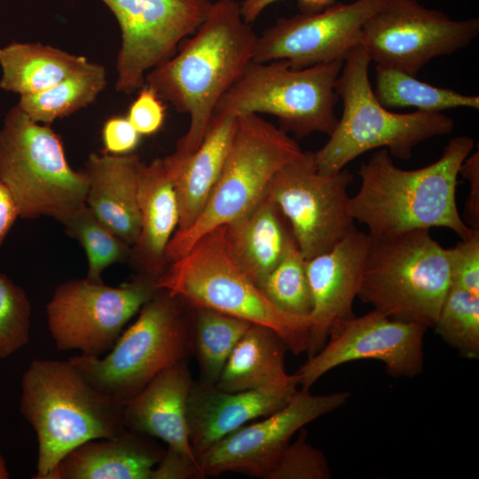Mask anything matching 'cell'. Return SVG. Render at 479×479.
Wrapping results in <instances>:
<instances>
[{"label":"cell","mask_w":479,"mask_h":479,"mask_svg":"<svg viewBox=\"0 0 479 479\" xmlns=\"http://www.w3.org/2000/svg\"><path fill=\"white\" fill-rule=\"evenodd\" d=\"M257 37L243 19L240 3L217 0L195 35L146 74L145 85L190 116L174 156L186 157L199 147L217 102L253 61Z\"/></svg>","instance_id":"1"},{"label":"cell","mask_w":479,"mask_h":479,"mask_svg":"<svg viewBox=\"0 0 479 479\" xmlns=\"http://www.w3.org/2000/svg\"><path fill=\"white\" fill-rule=\"evenodd\" d=\"M474 147L472 137H456L436 161L412 170L397 168L381 148L359 168L360 187L349 199L350 216L367 227L372 239L432 227L469 238L475 230L461 218L456 188L459 168Z\"/></svg>","instance_id":"2"},{"label":"cell","mask_w":479,"mask_h":479,"mask_svg":"<svg viewBox=\"0 0 479 479\" xmlns=\"http://www.w3.org/2000/svg\"><path fill=\"white\" fill-rule=\"evenodd\" d=\"M123 404L95 389L69 360H32L22 376L20 410L37 437L33 478L57 479L60 460L74 448L123 432Z\"/></svg>","instance_id":"3"},{"label":"cell","mask_w":479,"mask_h":479,"mask_svg":"<svg viewBox=\"0 0 479 479\" xmlns=\"http://www.w3.org/2000/svg\"><path fill=\"white\" fill-rule=\"evenodd\" d=\"M192 308H206L276 332L294 355L307 352L311 319L287 313L274 305L247 276L232 256L224 225L201 236L157 279Z\"/></svg>","instance_id":"4"},{"label":"cell","mask_w":479,"mask_h":479,"mask_svg":"<svg viewBox=\"0 0 479 479\" xmlns=\"http://www.w3.org/2000/svg\"><path fill=\"white\" fill-rule=\"evenodd\" d=\"M371 59L360 44L345 56L334 90L342 100L341 119L325 145L314 153L318 170L336 173L367 151L386 148L391 157L412 158L413 148L450 134L454 121L443 112H390L376 98L369 80Z\"/></svg>","instance_id":"5"},{"label":"cell","mask_w":479,"mask_h":479,"mask_svg":"<svg viewBox=\"0 0 479 479\" xmlns=\"http://www.w3.org/2000/svg\"><path fill=\"white\" fill-rule=\"evenodd\" d=\"M0 180L19 216H51L63 224L86 204L88 178L68 163L59 136L33 121L18 105L0 129Z\"/></svg>","instance_id":"6"},{"label":"cell","mask_w":479,"mask_h":479,"mask_svg":"<svg viewBox=\"0 0 479 479\" xmlns=\"http://www.w3.org/2000/svg\"><path fill=\"white\" fill-rule=\"evenodd\" d=\"M191 308L158 288L106 357L82 354L68 360L95 389L124 403L160 372L193 354Z\"/></svg>","instance_id":"7"},{"label":"cell","mask_w":479,"mask_h":479,"mask_svg":"<svg viewBox=\"0 0 479 479\" xmlns=\"http://www.w3.org/2000/svg\"><path fill=\"white\" fill-rule=\"evenodd\" d=\"M450 287L447 248L416 229L371 238L357 297L392 319L428 328Z\"/></svg>","instance_id":"8"},{"label":"cell","mask_w":479,"mask_h":479,"mask_svg":"<svg viewBox=\"0 0 479 479\" xmlns=\"http://www.w3.org/2000/svg\"><path fill=\"white\" fill-rule=\"evenodd\" d=\"M344 59L293 69L284 59L252 61L217 102L212 116L267 114L280 129L302 138L313 132L328 136L338 118L335 81Z\"/></svg>","instance_id":"9"},{"label":"cell","mask_w":479,"mask_h":479,"mask_svg":"<svg viewBox=\"0 0 479 479\" xmlns=\"http://www.w3.org/2000/svg\"><path fill=\"white\" fill-rule=\"evenodd\" d=\"M237 130L221 175L197 221L175 232L168 263L182 257L209 231L243 215L263 196L275 174L302 153L287 132L255 114L237 116Z\"/></svg>","instance_id":"10"},{"label":"cell","mask_w":479,"mask_h":479,"mask_svg":"<svg viewBox=\"0 0 479 479\" xmlns=\"http://www.w3.org/2000/svg\"><path fill=\"white\" fill-rule=\"evenodd\" d=\"M157 278L137 274L119 287L85 279L59 285L46 306L49 331L59 350L100 357L157 291Z\"/></svg>","instance_id":"11"},{"label":"cell","mask_w":479,"mask_h":479,"mask_svg":"<svg viewBox=\"0 0 479 479\" xmlns=\"http://www.w3.org/2000/svg\"><path fill=\"white\" fill-rule=\"evenodd\" d=\"M353 178L345 168L319 172L314 153L302 152L271 180L265 192L287 218L305 260L329 251L356 227L349 211Z\"/></svg>","instance_id":"12"},{"label":"cell","mask_w":479,"mask_h":479,"mask_svg":"<svg viewBox=\"0 0 479 479\" xmlns=\"http://www.w3.org/2000/svg\"><path fill=\"white\" fill-rule=\"evenodd\" d=\"M478 34L477 17L454 20L417 0H386L364 24L359 43L376 66L416 76L431 59L467 47Z\"/></svg>","instance_id":"13"},{"label":"cell","mask_w":479,"mask_h":479,"mask_svg":"<svg viewBox=\"0 0 479 479\" xmlns=\"http://www.w3.org/2000/svg\"><path fill=\"white\" fill-rule=\"evenodd\" d=\"M114 15L122 43L115 90L130 94L146 74L169 59L207 17L209 0H101Z\"/></svg>","instance_id":"14"},{"label":"cell","mask_w":479,"mask_h":479,"mask_svg":"<svg viewBox=\"0 0 479 479\" xmlns=\"http://www.w3.org/2000/svg\"><path fill=\"white\" fill-rule=\"evenodd\" d=\"M428 327L395 320L373 310L337 323L324 347L295 373L302 389L309 390L325 373L359 359H374L394 378H414L423 370V339Z\"/></svg>","instance_id":"15"},{"label":"cell","mask_w":479,"mask_h":479,"mask_svg":"<svg viewBox=\"0 0 479 479\" xmlns=\"http://www.w3.org/2000/svg\"><path fill=\"white\" fill-rule=\"evenodd\" d=\"M349 397L348 391L316 396L309 390H296L283 407L242 426L202 453L198 462L203 475L231 471L266 479L299 429L343 406Z\"/></svg>","instance_id":"16"},{"label":"cell","mask_w":479,"mask_h":479,"mask_svg":"<svg viewBox=\"0 0 479 479\" xmlns=\"http://www.w3.org/2000/svg\"><path fill=\"white\" fill-rule=\"evenodd\" d=\"M386 0L334 4L317 12L279 18L257 37L253 61L287 60L293 69L344 59L365 21Z\"/></svg>","instance_id":"17"},{"label":"cell","mask_w":479,"mask_h":479,"mask_svg":"<svg viewBox=\"0 0 479 479\" xmlns=\"http://www.w3.org/2000/svg\"><path fill=\"white\" fill-rule=\"evenodd\" d=\"M370 246L368 233L355 227L332 249L306 260L313 302L308 357L324 347L337 323L355 316L353 302L357 297Z\"/></svg>","instance_id":"18"},{"label":"cell","mask_w":479,"mask_h":479,"mask_svg":"<svg viewBox=\"0 0 479 479\" xmlns=\"http://www.w3.org/2000/svg\"><path fill=\"white\" fill-rule=\"evenodd\" d=\"M298 382L240 392L216 384L193 381L187 401L188 436L198 458L214 444L248 421L283 407L297 390Z\"/></svg>","instance_id":"19"},{"label":"cell","mask_w":479,"mask_h":479,"mask_svg":"<svg viewBox=\"0 0 479 479\" xmlns=\"http://www.w3.org/2000/svg\"><path fill=\"white\" fill-rule=\"evenodd\" d=\"M193 381L187 359L160 372L124 402L125 428L159 438L169 447L196 459L187 426V401Z\"/></svg>","instance_id":"20"},{"label":"cell","mask_w":479,"mask_h":479,"mask_svg":"<svg viewBox=\"0 0 479 479\" xmlns=\"http://www.w3.org/2000/svg\"><path fill=\"white\" fill-rule=\"evenodd\" d=\"M143 162L134 153H91L85 162L88 178L86 205L97 218L130 246L140 231L137 201Z\"/></svg>","instance_id":"21"},{"label":"cell","mask_w":479,"mask_h":479,"mask_svg":"<svg viewBox=\"0 0 479 479\" xmlns=\"http://www.w3.org/2000/svg\"><path fill=\"white\" fill-rule=\"evenodd\" d=\"M237 117L212 116L199 147L186 157L163 158L173 182L179 224L176 232L189 229L200 217L221 175L237 130Z\"/></svg>","instance_id":"22"},{"label":"cell","mask_w":479,"mask_h":479,"mask_svg":"<svg viewBox=\"0 0 479 479\" xmlns=\"http://www.w3.org/2000/svg\"><path fill=\"white\" fill-rule=\"evenodd\" d=\"M137 201L140 231L129 261L138 274L158 279L169 264L166 249L179 224L177 198L163 158L142 164Z\"/></svg>","instance_id":"23"},{"label":"cell","mask_w":479,"mask_h":479,"mask_svg":"<svg viewBox=\"0 0 479 479\" xmlns=\"http://www.w3.org/2000/svg\"><path fill=\"white\" fill-rule=\"evenodd\" d=\"M164 452L153 437L125 429L74 448L60 460L57 479H151Z\"/></svg>","instance_id":"24"},{"label":"cell","mask_w":479,"mask_h":479,"mask_svg":"<svg viewBox=\"0 0 479 479\" xmlns=\"http://www.w3.org/2000/svg\"><path fill=\"white\" fill-rule=\"evenodd\" d=\"M287 218L266 194L243 215L224 224L229 249L258 287L295 241Z\"/></svg>","instance_id":"25"},{"label":"cell","mask_w":479,"mask_h":479,"mask_svg":"<svg viewBox=\"0 0 479 479\" xmlns=\"http://www.w3.org/2000/svg\"><path fill=\"white\" fill-rule=\"evenodd\" d=\"M288 348L272 329L251 325L230 354L216 386L240 392L298 382L285 367Z\"/></svg>","instance_id":"26"},{"label":"cell","mask_w":479,"mask_h":479,"mask_svg":"<svg viewBox=\"0 0 479 479\" xmlns=\"http://www.w3.org/2000/svg\"><path fill=\"white\" fill-rule=\"evenodd\" d=\"M88 63L84 56L51 45L14 42L0 47V88L20 96L38 93Z\"/></svg>","instance_id":"27"},{"label":"cell","mask_w":479,"mask_h":479,"mask_svg":"<svg viewBox=\"0 0 479 479\" xmlns=\"http://www.w3.org/2000/svg\"><path fill=\"white\" fill-rule=\"evenodd\" d=\"M106 72L102 65L89 61L52 87L20 96L19 107L33 121L50 125L88 106L104 90Z\"/></svg>","instance_id":"28"},{"label":"cell","mask_w":479,"mask_h":479,"mask_svg":"<svg viewBox=\"0 0 479 479\" xmlns=\"http://www.w3.org/2000/svg\"><path fill=\"white\" fill-rule=\"evenodd\" d=\"M378 101L387 109L413 106L422 112H443L457 107L479 109V97L431 85L404 72L376 66L375 88Z\"/></svg>","instance_id":"29"},{"label":"cell","mask_w":479,"mask_h":479,"mask_svg":"<svg viewBox=\"0 0 479 479\" xmlns=\"http://www.w3.org/2000/svg\"><path fill=\"white\" fill-rule=\"evenodd\" d=\"M248 321L206 308H192V348L200 381L216 384Z\"/></svg>","instance_id":"30"},{"label":"cell","mask_w":479,"mask_h":479,"mask_svg":"<svg viewBox=\"0 0 479 479\" xmlns=\"http://www.w3.org/2000/svg\"><path fill=\"white\" fill-rule=\"evenodd\" d=\"M62 224L66 232L85 250L88 280L102 283V272L108 266L129 261L131 246L101 223L86 204Z\"/></svg>","instance_id":"31"},{"label":"cell","mask_w":479,"mask_h":479,"mask_svg":"<svg viewBox=\"0 0 479 479\" xmlns=\"http://www.w3.org/2000/svg\"><path fill=\"white\" fill-rule=\"evenodd\" d=\"M433 327L462 357L478 359L479 296L451 285Z\"/></svg>","instance_id":"32"},{"label":"cell","mask_w":479,"mask_h":479,"mask_svg":"<svg viewBox=\"0 0 479 479\" xmlns=\"http://www.w3.org/2000/svg\"><path fill=\"white\" fill-rule=\"evenodd\" d=\"M258 287L281 310L295 316L310 317L313 302L306 260L295 241Z\"/></svg>","instance_id":"33"},{"label":"cell","mask_w":479,"mask_h":479,"mask_svg":"<svg viewBox=\"0 0 479 479\" xmlns=\"http://www.w3.org/2000/svg\"><path fill=\"white\" fill-rule=\"evenodd\" d=\"M32 307L25 290L0 273V358L29 342Z\"/></svg>","instance_id":"34"},{"label":"cell","mask_w":479,"mask_h":479,"mask_svg":"<svg viewBox=\"0 0 479 479\" xmlns=\"http://www.w3.org/2000/svg\"><path fill=\"white\" fill-rule=\"evenodd\" d=\"M325 454L307 441L305 430L285 449L266 479H330Z\"/></svg>","instance_id":"35"},{"label":"cell","mask_w":479,"mask_h":479,"mask_svg":"<svg viewBox=\"0 0 479 479\" xmlns=\"http://www.w3.org/2000/svg\"><path fill=\"white\" fill-rule=\"evenodd\" d=\"M451 285L479 296V230L447 248Z\"/></svg>","instance_id":"36"},{"label":"cell","mask_w":479,"mask_h":479,"mask_svg":"<svg viewBox=\"0 0 479 479\" xmlns=\"http://www.w3.org/2000/svg\"><path fill=\"white\" fill-rule=\"evenodd\" d=\"M163 103L164 101L150 87L144 85L131 103L126 117L141 136L153 135L164 122Z\"/></svg>","instance_id":"37"},{"label":"cell","mask_w":479,"mask_h":479,"mask_svg":"<svg viewBox=\"0 0 479 479\" xmlns=\"http://www.w3.org/2000/svg\"><path fill=\"white\" fill-rule=\"evenodd\" d=\"M140 137L141 135L127 117H110L102 128V139L106 153L116 155L131 153L138 145Z\"/></svg>","instance_id":"38"},{"label":"cell","mask_w":479,"mask_h":479,"mask_svg":"<svg viewBox=\"0 0 479 479\" xmlns=\"http://www.w3.org/2000/svg\"><path fill=\"white\" fill-rule=\"evenodd\" d=\"M202 478L206 477L196 459L169 446L151 474V479Z\"/></svg>","instance_id":"39"},{"label":"cell","mask_w":479,"mask_h":479,"mask_svg":"<svg viewBox=\"0 0 479 479\" xmlns=\"http://www.w3.org/2000/svg\"><path fill=\"white\" fill-rule=\"evenodd\" d=\"M469 182V193L466 201V224L479 230V151L469 154L462 162L459 172Z\"/></svg>","instance_id":"40"},{"label":"cell","mask_w":479,"mask_h":479,"mask_svg":"<svg viewBox=\"0 0 479 479\" xmlns=\"http://www.w3.org/2000/svg\"><path fill=\"white\" fill-rule=\"evenodd\" d=\"M279 0H243L240 4L243 19L251 23L264 11L266 7ZM335 0H297V6L302 13L320 12L332 4Z\"/></svg>","instance_id":"41"},{"label":"cell","mask_w":479,"mask_h":479,"mask_svg":"<svg viewBox=\"0 0 479 479\" xmlns=\"http://www.w3.org/2000/svg\"><path fill=\"white\" fill-rule=\"evenodd\" d=\"M19 216L15 201L5 185L0 180V247Z\"/></svg>","instance_id":"42"},{"label":"cell","mask_w":479,"mask_h":479,"mask_svg":"<svg viewBox=\"0 0 479 479\" xmlns=\"http://www.w3.org/2000/svg\"><path fill=\"white\" fill-rule=\"evenodd\" d=\"M10 477V473L6 466L5 459H4L0 452V479H8Z\"/></svg>","instance_id":"43"}]
</instances>
